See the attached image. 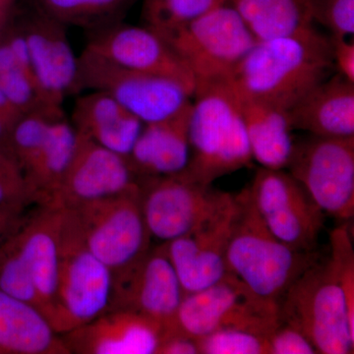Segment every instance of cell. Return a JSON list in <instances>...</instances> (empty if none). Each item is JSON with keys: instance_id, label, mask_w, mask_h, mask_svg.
<instances>
[{"instance_id": "obj_27", "label": "cell", "mask_w": 354, "mask_h": 354, "mask_svg": "<svg viewBox=\"0 0 354 354\" xmlns=\"http://www.w3.org/2000/svg\"><path fill=\"white\" fill-rule=\"evenodd\" d=\"M136 0H32L34 8L65 27L97 31L121 22Z\"/></svg>"}, {"instance_id": "obj_38", "label": "cell", "mask_w": 354, "mask_h": 354, "mask_svg": "<svg viewBox=\"0 0 354 354\" xmlns=\"http://www.w3.org/2000/svg\"><path fill=\"white\" fill-rule=\"evenodd\" d=\"M17 120L0 111V148L6 151L11 131Z\"/></svg>"}, {"instance_id": "obj_15", "label": "cell", "mask_w": 354, "mask_h": 354, "mask_svg": "<svg viewBox=\"0 0 354 354\" xmlns=\"http://www.w3.org/2000/svg\"><path fill=\"white\" fill-rule=\"evenodd\" d=\"M86 50L134 71L171 79L194 94L196 81L171 44L146 27L122 22L92 32Z\"/></svg>"}, {"instance_id": "obj_20", "label": "cell", "mask_w": 354, "mask_h": 354, "mask_svg": "<svg viewBox=\"0 0 354 354\" xmlns=\"http://www.w3.org/2000/svg\"><path fill=\"white\" fill-rule=\"evenodd\" d=\"M191 104L171 118L143 125L127 158L139 178L174 176L186 169Z\"/></svg>"}, {"instance_id": "obj_10", "label": "cell", "mask_w": 354, "mask_h": 354, "mask_svg": "<svg viewBox=\"0 0 354 354\" xmlns=\"http://www.w3.org/2000/svg\"><path fill=\"white\" fill-rule=\"evenodd\" d=\"M288 172L314 202L342 223L354 216V137L314 136L293 144Z\"/></svg>"}, {"instance_id": "obj_33", "label": "cell", "mask_w": 354, "mask_h": 354, "mask_svg": "<svg viewBox=\"0 0 354 354\" xmlns=\"http://www.w3.org/2000/svg\"><path fill=\"white\" fill-rule=\"evenodd\" d=\"M314 23L329 30L332 37L354 34V0H307Z\"/></svg>"}, {"instance_id": "obj_41", "label": "cell", "mask_w": 354, "mask_h": 354, "mask_svg": "<svg viewBox=\"0 0 354 354\" xmlns=\"http://www.w3.org/2000/svg\"><path fill=\"white\" fill-rule=\"evenodd\" d=\"M223 1L228 2V1H230V0H223Z\"/></svg>"}, {"instance_id": "obj_43", "label": "cell", "mask_w": 354, "mask_h": 354, "mask_svg": "<svg viewBox=\"0 0 354 354\" xmlns=\"http://www.w3.org/2000/svg\"><path fill=\"white\" fill-rule=\"evenodd\" d=\"M14 1H16V0H14Z\"/></svg>"}, {"instance_id": "obj_6", "label": "cell", "mask_w": 354, "mask_h": 354, "mask_svg": "<svg viewBox=\"0 0 354 354\" xmlns=\"http://www.w3.org/2000/svg\"><path fill=\"white\" fill-rule=\"evenodd\" d=\"M281 324L279 304L258 297L232 274L215 285L184 295L169 334L196 339L220 330L269 337Z\"/></svg>"}, {"instance_id": "obj_40", "label": "cell", "mask_w": 354, "mask_h": 354, "mask_svg": "<svg viewBox=\"0 0 354 354\" xmlns=\"http://www.w3.org/2000/svg\"><path fill=\"white\" fill-rule=\"evenodd\" d=\"M0 111L14 118V120H18V118L22 115V113H20L17 109L14 108L12 104H10V102L6 99V95H4L1 90H0Z\"/></svg>"}, {"instance_id": "obj_25", "label": "cell", "mask_w": 354, "mask_h": 354, "mask_svg": "<svg viewBox=\"0 0 354 354\" xmlns=\"http://www.w3.org/2000/svg\"><path fill=\"white\" fill-rule=\"evenodd\" d=\"M76 142L77 133L71 122L64 116L53 121L43 145L24 169L35 204L50 205L64 180Z\"/></svg>"}, {"instance_id": "obj_34", "label": "cell", "mask_w": 354, "mask_h": 354, "mask_svg": "<svg viewBox=\"0 0 354 354\" xmlns=\"http://www.w3.org/2000/svg\"><path fill=\"white\" fill-rule=\"evenodd\" d=\"M269 354H314L317 353L313 344L299 330L288 324H279L268 337Z\"/></svg>"}, {"instance_id": "obj_5", "label": "cell", "mask_w": 354, "mask_h": 354, "mask_svg": "<svg viewBox=\"0 0 354 354\" xmlns=\"http://www.w3.org/2000/svg\"><path fill=\"white\" fill-rule=\"evenodd\" d=\"M113 290V272L88 250L75 218L64 209L50 325L64 335L91 322L111 310Z\"/></svg>"}, {"instance_id": "obj_3", "label": "cell", "mask_w": 354, "mask_h": 354, "mask_svg": "<svg viewBox=\"0 0 354 354\" xmlns=\"http://www.w3.org/2000/svg\"><path fill=\"white\" fill-rule=\"evenodd\" d=\"M241 209L227 253L228 274L258 297L279 304L295 279L318 262V255L290 248L261 218L248 186L237 194Z\"/></svg>"}, {"instance_id": "obj_36", "label": "cell", "mask_w": 354, "mask_h": 354, "mask_svg": "<svg viewBox=\"0 0 354 354\" xmlns=\"http://www.w3.org/2000/svg\"><path fill=\"white\" fill-rule=\"evenodd\" d=\"M155 354H199L196 342L183 335H171L164 337Z\"/></svg>"}, {"instance_id": "obj_28", "label": "cell", "mask_w": 354, "mask_h": 354, "mask_svg": "<svg viewBox=\"0 0 354 354\" xmlns=\"http://www.w3.org/2000/svg\"><path fill=\"white\" fill-rule=\"evenodd\" d=\"M223 0H143L144 26L165 37L198 19Z\"/></svg>"}, {"instance_id": "obj_16", "label": "cell", "mask_w": 354, "mask_h": 354, "mask_svg": "<svg viewBox=\"0 0 354 354\" xmlns=\"http://www.w3.org/2000/svg\"><path fill=\"white\" fill-rule=\"evenodd\" d=\"M140 185L127 158L77 134L75 150L60 187L48 206L75 209Z\"/></svg>"}, {"instance_id": "obj_22", "label": "cell", "mask_w": 354, "mask_h": 354, "mask_svg": "<svg viewBox=\"0 0 354 354\" xmlns=\"http://www.w3.org/2000/svg\"><path fill=\"white\" fill-rule=\"evenodd\" d=\"M71 124L77 134L128 158L144 123L111 95L90 91L76 100Z\"/></svg>"}, {"instance_id": "obj_37", "label": "cell", "mask_w": 354, "mask_h": 354, "mask_svg": "<svg viewBox=\"0 0 354 354\" xmlns=\"http://www.w3.org/2000/svg\"><path fill=\"white\" fill-rule=\"evenodd\" d=\"M24 218L25 216L23 213L0 208V254L6 242L22 225Z\"/></svg>"}, {"instance_id": "obj_14", "label": "cell", "mask_w": 354, "mask_h": 354, "mask_svg": "<svg viewBox=\"0 0 354 354\" xmlns=\"http://www.w3.org/2000/svg\"><path fill=\"white\" fill-rule=\"evenodd\" d=\"M183 297L180 281L162 243L113 274L111 310H128L155 321L164 328V337L172 329Z\"/></svg>"}, {"instance_id": "obj_4", "label": "cell", "mask_w": 354, "mask_h": 354, "mask_svg": "<svg viewBox=\"0 0 354 354\" xmlns=\"http://www.w3.org/2000/svg\"><path fill=\"white\" fill-rule=\"evenodd\" d=\"M279 320L299 330L317 353L351 354L354 327L329 260L312 265L279 302Z\"/></svg>"}, {"instance_id": "obj_8", "label": "cell", "mask_w": 354, "mask_h": 354, "mask_svg": "<svg viewBox=\"0 0 354 354\" xmlns=\"http://www.w3.org/2000/svg\"><path fill=\"white\" fill-rule=\"evenodd\" d=\"M164 38L190 70L196 86L228 80L256 43L227 2Z\"/></svg>"}, {"instance_id": "obj_7", "label": "cell", "mask_w": 354, "mask_h": 354, "mask_svg": "<svg viewBox=\"0 0 354 354\" xmlns=\"http://www.w3.org/2000/svg\"><path fill=\"white\" fill-rule=\"evenodd\" d=\"M69 211L88 250L113 274L124 271L151 249L153 239L142 208L140 185Z\"/></svg>"}, {"instance_id": "obj_42", "label": "cell", "mask_w": 354, "mask_h": 354, "mask_svg": "<svg viewBox=\"0 0 354 354\" xmlns=\"http://www.w3.org/2000/svg\"><path fill=\"white\" fill-rule=\"evenodd\" d=\"M0 354H2L1 351H0Z\"/></svg>"}, {"instance_id": "obj_39", "label": "cell", "mask_w": 354, "mask_h": 354, "mask_svg": "<svg viewBox=\"0 0 354 354\" xmlns=\"http://www.w3.org/2000/svg\"><path fill=\"white\" fill-rule=\"evenodd\" d=\"M14 2V0H0V39L10 23Z\"/></svg>"}, {"instance_id": "obj_29", "label": "cell", "mask_w": 354, "mask_h": 354, "mask_svg": "<svg viewBox=\"0 0 354 354\" xmlns=\"http://www.w3.org/2000/svg\"><path fill=\"white\" fill-rule=\"evenodd\" d=\"M62 116V108L43 106L23 113L16 121L6 151L17 160L23 171L43 145L53 121Z\"/></svg>"}, {"instance_id": "obj_24", "label": "cell", "mask_w": 354, "mask_h": 354, "mask_svg": "<svg viewBox=\"0 0 354 354\" xmlns=\"http://www.w3.org/2000/svg\"><path fill=\"white\" fill-rule=\"evenodd\" d=\"M235 93L253 160L266 169H286L295 144L288 111Z\"/></svg>"}, {"instance_id": "obj_17", "label": "cell", "mask_w": 354, "mask_h": 354, "mask_svg": "<svg viewBox=\"0 0 354 354\" xmlns=\"http://www.w3.org/2000/svg\"><path fill=\"white\" fill-rule=\"evenodd\" d=\"M18 25L44 102L62 108L65 97L79 91L78 57L70 46L66 27L35 8Z\"/></svg>"}, {"instance_id": "obj_11", "label": "cell", "mask_w": 354, "mask_h": 354, "mask_svg": "<svg viewBox=\"0 0 354 354\" xmlns=\"http://www.w3.org/2000/svg\"><path fill=\"white\" fill-rule=\"evenodd\" d=\"M266 225L286 245L312 252L325 223V213L290 172L261 167L248 186Z\"/></svg>"}, {"instance_id": "obj_23", "label": "cell", "mask_w": 354, "mask_h": 354, "mask_svg": "<svg viewBox=\"0 0 354 354\" xmlns=\"http://www.w3.org/2000/svg\"><path fill=\"white\" fill-rule=\"evenodd\" d=\"M2 354H71L46 316L32 305L0 290Z\"/></svg>"}, {"instance_id": "obj_26", "label": "cell", "mask_w": 354, "mask_h": 354, "mask_svg": "<svg viewBox=\"0 0 354 354\" xmlns=\"http://www.w3.org/2000/svg\"><path fill=\"white\" fill-rule=\"evenodd\" d=\"M256 41L300 34L314 28L307 0H230Z\"/></svg>"}, {"instance_id": "obj_21", "label": "cell", "mask_w": 354, "mask_h": 354, "mask_svg": "<svg viewBox=\"0 0 354 354\" xmlns=\"http://www.w3.org/2000/svg\"><path fill=\"white\" fill-rule=\"evenodd\" d=\"M292 129L330 138L354 137V83L328 77L288 111Z\"/></svg>"}, {"instance_id": "obj_9", "label": "cell", "mask_w": 354, "mask_h": 354, "mask_svg": "<svg viewBox=\"0 0 354 354\" xmlns=\"http://www.w3.org/2000/svg\"><path fill=\"white\" fill-rule=\"evenodd\" d=\"M78 64L79 90L106 93L144 124L171 118L192 102V93L183 84L123 68L86 48Z\"/></svg>"}, {"instance_id": "obj_31", "label": "cell", "mask_w": 354, "mask_h": 354, "mask_svg": "<svg viewBox=\"0 0 354 354\" xmlns=\"http://www.w3.org/2000/svg\"><path fill=\"white\" fill-rule=\"evenodd\" d=\"M199 354H269V339L239 330H220L196 339Z\"/></svg>"}, {"instance_id": "obj_30", "label": "cell", "mask_w": 354, "mask_h": 354, "mask_svg": "<svg viewBox=\"0 0 354 354\" xmlns=\"http://www.w3.org/2000/svg\"><path fill=\"white\" fill-rule=\"evenodd\" d=\"M329 262L346 299L348 319L354 327V249L348 223L332 230L330 234Z\"/></svg>"}, {"instance_id": "obj_1", "label": "cell", "mask_w": 354, "mask_h": 354, "mask_svg": "<svg viewBox=\"0 0 354 354\" xmlns=\"http://www.w3.org/2000/svg\"><path fill=\"white\" fill-rule=\"evenodd\" d=\"M333 68L330 37L314 27L256 41L227 81L239 94L288 111Z\"/></svg>"}, {"instance_id": "obj_12", "label": "cell", "mask_w": 354, "mask_h": 354, "mask_svg": "<svg viewBox=\"0 0 354 354\" xmlns=\"http://www.w3.org/2000/svg\"><path fill=\"white\" fill-rule=\"evenodd\" d=\"M239 209L237 195L225 192L215 211L196 227L178 239L162 243L184 295L215 285L228 274L227 248Z\"/></svg>"}, {"instance_id": "obj_19", "label": "cell", "mask_w": 354, "mask_h": 354, "mask_svg": "<svg viewBox=\"0 0 354 354\" xmlns=\"http://www.w3.org/2000/svg\"><path fill=\"white\" fill-rule=\"evenodd\" d=\"M64 216V209L39 206L37 213L24 218L11 239L31 272L43 304L44 315L50 323L57 297Z\"/></svg>"}, {"instance_id": "obj_2", "label": "cell", "mask_w": 354, "mask_h": 354, "mask_svg": "<svg viewBox=\"0 0 354 354\" xmlns=\"http://www.w3.org/2000/svg\"><path fill=\"white\" fill-rule=\"evenodd\" d=\"M189 120L190 158L183 174L204 186L252 165L234 88L227 80L195 88Z\"/></svg>"}, {"instance_id": "obj_32", "label": "cell", "mask_w": 354, "mask_h": 354, "mask_svg": "<svg viewBox=\"0 0 354 354\" xmlns=\"http://www.w3.org/2000/svg\"><path fill=\"white\" fill-rule=\"evenodd\" d=\"M35 204L32 191L21 165L7 151L0 148V208L23 213Z\"/></svg>"}, {"instance_id": "obj_13", "label": "cell", "mask_w": 354, "mask_h": 354, "mask_svg": "<svg viewBox=\"0 0 354 354\" xmlns=\"http://www.w3.org/2000/svg\"><path fill=\"white\" fill-rule=\"evenodd\" d=\"M142 208L152 239L162 243L188 234L220 205L225 192L183 174L140 178Z\"/></svg>"}, {"instance_id": "obj_18", "label": "cell", "mask_w": 354, "mask_h": 354, "mask_svg": "<svg viewBox=\"0 0 354 354\" xmlns=\"http://www.w3.org/2000/svg\"><path fill=\"white\" fill-rule=\"evenodd\" d=\"M162 335L164 328L155 321L111 309L60 335L71 354H155Z\"/></svg>"}, {"instance_id": "obj_35", "label": "cell", "mask_w": 354, "mask_h": 354, "mask_svg": "<svg viewBox=\"0 0 354 354\" xmlns=\"http://www.w3.org/2000/svg\"><path fill=\"white\" fill-rule=\"evenodd\" d=\"M334 68L337 74L354 83V43L344 37L330 36Z\"/></svg>"}]
</instances>
